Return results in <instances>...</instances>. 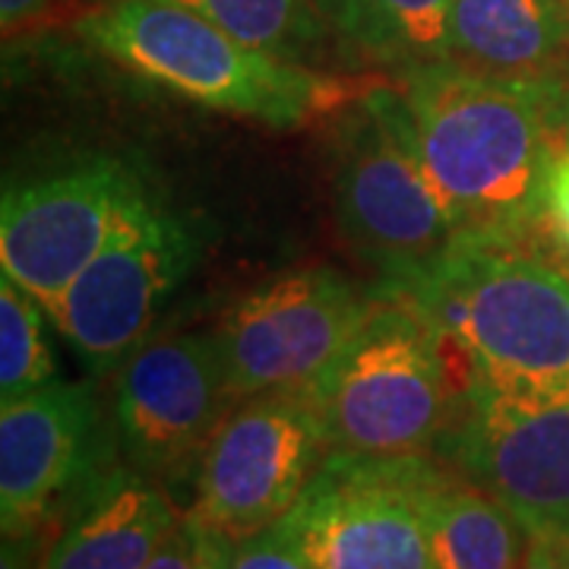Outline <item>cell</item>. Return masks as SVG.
Masks as SVG:
<instances>
[{
  "label": "cell",
  "instance_id": "21",
  "mask_svg": "<svg viewBox=\"0 0 569 569\" xmlns=\"http://www.w3.org/2000/svg\"><path fill=\"white\" fill-rule=\"evenodd\" d=\"M219 569H310L298 548L288 541L279 526L250 535L241 541L222 545V560Z\"/></svg>",
  "mask_w": 569,
  "mask_h": 569
},
{
  "label": "cell",
  "instance_id": "2",
  "mask_svg": "<svg viewBox=\"0 0 569 569\" xmlns=\"http://www.w3.org/2000/svg\"><path fill=\"white\" fill-rule=\"evenodd\" d=\"M462 351L468 392L538 399L569 389V276L512 250L462 244L406 295Z\"/></svg>",
  "mask_w": 569,
  "mask_h": 569
},
{
  "label": "cell",
  "instance_id": "6",
  "mask_svg": "<svg viewBox=\"0 0 569 569\" xmlns=\"http://www.w3.org/2000/svg\"><path fill=\"white\" fill-rule=\"evenodd\" d=\"M326 452L310 389L241 399L206 447L187 516L228 541L272 529L305 497Z\"/></svg>",
  "mask_w": 569,
  "mask_h": 569
},
{
  "label": "cell",
  "instance_id": "18",
  "mask_svg": "<svg viewBox=\"0 0 569 569\" xmlns=\"http://www.w3.org/2000/svg\"><path fill=\"white\" fill-rule=\"evenodd\" d=\"M219 29L284 61L305 63L326 41V26L310 0H168Z\"/></svg>",
  "mask_w": 569,
  "mask_h": 569
},
{
  "label": "cell",
  "instance_id": "12",
  "mask_svg": "<svg viewBox=\"0 0 569 569\" xmlns=\"http://www.w3.org/2000/svg\"><path fill=\"white\" fill-rule=\"evenodd\" d=\"M452 459L531 535L569 538V389L538 399L468 392Z\"/></svg>",
  "mask_w": 569,
  "mask_h": 569
},
{
  "label": "cell",
  "instance_id": "11",
  "mask_svg": "<svg viewBox=\"0 0 569 569\" xmlns=\"http://www.w3.org/2000/svg\"><path fill=\"white\" fill-rule=\"evenodd\" d=\"M193 260L190 231L162 206H142L67 288L54 326L86 365L114 370L149 339L164 298Z\"/></svg>",
  "mask_w": 569,
  "mask_h": 569
},
{
  "label": "cell",
  "instance_id": "9",
  "mask_svg": "<svg viewBox=\"0 0 569 569\" xmlns=\"http://www.w3.org/2000/svg\"><path fill=\"white\" fill-rule=\"evenodd\" d=\"M411 466L415 456L326 452L279 529L310 569H433Z\"/></svg>",
  "mask_w": 569,
  "mask_h": 569
},
{
  "label": "cell",
  "instance_id": "22",
  "mask_svg": "<svg viewBox=\"0 0 569 569\" xmlns=\"http://www.w3.org/2000/svg\"><path fill=\"white\" fill-rule=\"evenodd\" d=\"M67 0H0V22H3V36L13 39L22 32H32L48 20H54L61 13Z\"/></svg>",
  "mask_w": 569,
  "mask_h": 569
},
{
  "label": "cell",
  "instance_id": "23",
  "mask_svg": "<svg viewBox=\"0 0 569 569\" xmlns=\"http://www.w3.org/2000/svg\"><path fill=\"white\" fill-rule=\"evenodd\" d=\"M545 216L569 250V146L553 159V168H550L548 190H545Z\"/></svg>",
  "mask_w": 569,
  "mask_h": 569
},
{
  "label": "cell",
  "instance_id": "13",
  "mask_svg": "<svg viewBox=\"0 0 569 569\" xmlns=\"http://www.w3.org/2000/svg\"><path fill=\"white\" fill-rule=\"evenodd\" d=\"M96 411L70 383L26 392L0 406V519L3 538L32 535L89 462Z\"/></svg>",
  "mask_w": 569,
  "mask_h": 569
},
{
  "label": "cell",
  "instance_id": "14",
  "mask_svg": "<svg viewBox=\"0 0 569 569\" xmlns=\"http://www.w3.org/2000/svg\"><path fill=\"white\" fill-rule=\"evenodd\" d=\"M181 519L159 481L114 468L54 535L41 569H142Z\"/></svg>",
  "mask_w": 569,
  "mask_h": 569
},
{
  "label": "cell",
  "instance_id": "15",
  "mask_svg": "<svg viewBox=\"0 0 569 569\" xmlns=\"http://www.w3.org/2000/svg\"><path fill=\"white\" fill-rule=\"evenodd\" d=\"M415 497L421 503L433 569H522L535 535L466 471L415 456Z\"/></svg>",
  "mask_w": 569,
  "mask_h": 569
},
{
  "label": "cell",
  "instance_id": "20",
  "mask_svg": "<svg viewBox=\"0 0 569 569\" xmlns=\"http://www.w3.org/2000/svg\"><path fill=\"white\" fill-rule=\"evenodd\" d=\"M222 545V535L206 529L193 516H183L142 569H219Z\"/></svg>",
  "mask_w": 569,
  "mask_h": 569
},
{
  "label": "cell",
  "instance_id": "8",
  "mask_svg": "<svg viewBox=\"0 0 569 569\" xmlns=\"http://www.w3.org/2000/svg\"><path fill=\"white\" fill-rule=\"evenodd\" d=\"M149 203L152 197L140 178L111 159L73 164L7 190L0 209V269L54 323L67 288Z\"/></svg>",
  "mask_w": 569,
  "mask_h": 569
},
{
  "label": "cell",
  "instance_id": "17",
  "mask_svg": "<svg viewBox=\"0 0 569 569\" xmlns=\"http://www.w3.org/2000/svg\"><path fill=\"white\" fill-rule=\"evenodd\" d=\"M326 32L402 77L452 61V0H310Z\"/></svg>",
  "mask_w": 569,
  "mask_h": 569
},
{
  "label": "cell",
  "instance_id": "24",
  "mask_svg": "<svg viewBox=\"0 0 569 569\" xmlns=\"http://www.w3.org/2000/svg\"><path fill=\"white\" fill-rule=\"evenodd\" d=\"M522 569H569V538L535 535Z\"/></svg>",
  "mask_w": 569,
  "mask_h": 569
},
{
  "label": "cell",
  "instance_id": "25",
  "mask_svg": "<svg viewBox=\"0 0 569 569\" xmlns=\"http://www.w3.org/2000/svg\"><path fill=\"white\" fill-rule=\"evenodd\" d=\"M39 531L32 535H13V538H3V557H0V569H41L39 553L32 550Z\"/></svg>",
  "mask_w": 569,
  "mask_h": 569
},
{
  "label": "cell",
  "instance_id": "4",
  "mask_svg": "<svg viewBox=\"0 0 569 569\" xmlns=\"http://www.w3.org/2000/svg\"><path fill=\"white\" fill-rule=\"evenodd\" d=\"M332 197L342 238L396 295L427 282L462 247L399 89H367L346 104L332 133Z\"/></svg>",
  "mask_w": 569,
  "mask_h": 569
},
{
  "label": "cell",
  "instance_id": "7",
  "mask_svg": "<svg viewBox=\"0 0 569 569\" xmlns=\"http://www.w3.org/2000/svg\"><path fill=\"white\" fill-rule=\"evenodd\" d=\"M373 305L332 269H298L247 291L216 332L234 402L313 389Z\"/></svg>",
  "mask_w": 569,
  "mask_h": 569
},
{
  "label": "cell",
  "instance_id": "19",
  "mask_svg": "<svg viewBox=\"0 0 569 569\" xmlns=\"http://www.w3.org/2000/svg\"><path fill=\"white\" fill-rule=\"evenodd\" d=\"M44 307L13 279H0V402L54 383V355L44 336Z\"/></svg>",
  "mask_w": 569,
  "mask_h": 569
},
{
  "label": "cell",
  "instance_id": "3",
  "mask_svg": "<svg viewBox=\"0 0 569 569\" xmlns=\"http://www.w3.org/2000/svg\"><path fill=\"white\" fill-rule=\"evenodd\" d=\"M80 32L142 80L269 127H301L351 102L346 80L266 54L168 0H111L82 17Z\"/></svg>",
  "mask_w": 569,
  "mask_h": 569
},
{
  "label": "cell",
  "instance_id": "10",
  "mask_svg": "<svg viewBox=\"0 0 569 569\" xmlns=\"http://www.w3.org/2000/svg\"><path fill=\"white\" fill-rule=\"evenodd\" d=\"M231 406L216 336H156L118 367V440L130 468L159 485L200 468Z\"/></svg>",
  "mask_w": 569,
  "mask_h": 569
},
{
  "label": "cell",
  "instance_id": "16",
  "mask_svg": "<svg viewBox=\"0 0 569 569\" xmlns=\"http://www.w3.org/2000/svg\"><path fill=\"white\" fill-rule=\"evenodd\" d=\"M569 41L567 0H452V61L545 82Z\"/></svg>",
  "mask_w": 569,
  "mask_h": 569
},
{
  "label": "cell",
  "instance_id": "5",
  "mask_svg": "<svg viewBox=\"0 0 569 569\" xmlns=\"http://www.w3.org/2000/svg\"><path fill=\"white\" fill-rule=\"evenodd\" d=\"M329 452L421 456L452 415L443 336L411 301L373 305L339 361L310 389Z\"/></svg>",
  "mask_w": 569,
  "mask_h": 569
},
{
  "label": "cell",
  "instance_id": "1",
  "mask_svg": "<svg viewBox=\"0 0 569 569\" xmlns=\"http://www.w3.org/2000/svg\"><path fill=\"white\" fill-rule=\"evenodd\" d=\"M399 92L427 178L462 244L516 241L545 212L557 159L548 82L447 61L406 73Z\"/></svg>",
  "mask_w": 569,
  "mask_h": 569
}]
</instances>
